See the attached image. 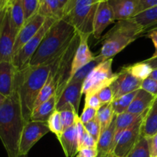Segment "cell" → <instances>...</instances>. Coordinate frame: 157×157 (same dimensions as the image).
<instances>
[{
    "mask_svg": "<svg viewBox=\"0 0 157 157\" xmlns=\"http://www.w3.org/2000/svg\"><path fill=\"white\" fill-rule=\"evenodd\" d=\"M26 122L18 93L15 90L0 107V140L8 157L19 156L20 139Z\"/></svg>",
    "mask_w": 157,
    "mask_h": 157,
    "instance_id": "1",
    "label": "cell"
},
{
    "mask_svg": "<svg viewBox=\"0 0 157 157\" xmlns=\"http://www.w3.org/2000/svg\"><path fill=\"white\" fill-rule=\"evenodd\" d=\"M52 61L37 67L27 64L17 71L15 90L19 98L23 117L27 122L30 121L37 98L50 75Z\"/></svg>",
    "mask_w": 157,
    "mask_h": 157,
    "instance_id": "2",
    "label": "cell"
},
{
    "mask_svg": "<svg viewBox=\"0 0 157 157\" xmlns=\"http://www.w3.org/2000/svg\"><path fill=\"white\" fill-rule=\"evenodd\" d=\"M75 34V28L66 20H57L48 31L28 64L37 67L53 60L68 44Z\"/></svg>",
    "mask_w": 157,
    "mask_h": 157,
    "instance_id": "3",
    "label": "cell"
},
{
    "mask_svg": "<svg viewBox=\"0 0 157 157\" xmlns=\"http://www.w3.org/2000/svg\"><path fill=\"white\" fill-rule=\"evenodd\" d=\"M143 35L144 29L133 18L117 21L104 35L99 55L104 61L113 58Z\"/></svg>",
    "mask_w": 157,
    "mask_h": 157,
    "instance_id": "4",
    "label": "cell"
},
{
    "mask_svg": "<svg viewBox=\"0 0 157 157\" xmlns=\"http://www.w3.org/2000/svg\"><path fill=\"white\" fill-rule=\"evenodd\" d=\"M79 43L80 36L76 32L71 41L52 61L50 77L55 84L57 101L59 99L71 79L74 58Z\"/></svg>",
    "mask_w": 157,
    "mask_h": 157,
    "instance_id": "5",
    "label": "cell"
},
{
    "mask_svg": "<svg viewBox=\"0 0 157 157\" xmlns=\"http://www.w3.org/2000/svg\"><path fill=\"white\" fill-rule=\"evenodd\" d=\"M98 6L95 0H72L63 19L75 28L80 38H89L93 34Z\"/></svg>",
    "mask_w": 157,
    "mask_h": 157,
    "instance_id": "6",
    "label": "cell"
},
{
    "mask_svg": "<svg viewBox=\"0 0 157 157\" xmlns=\"http://www.w3.org/2000/svg\"><path fill=\"white\" fill-rule=\"evenodd\" d=\"M113 58L102 61L93 69L83 83L82 94L85 96L97 94L105 87L110 86L117 76L112 69Z\"/></svg>",
    "mask_w": 157,
    "mask_h": 157,
    "instance_id": "7",
    "label": "cell"
},
{
    "mask_svg": "<svg viewBox=\"0 0 157 157\" xmlns=\"http://www.w3.org/2000/svg\"><path fill=\"white\" fill-rule=\"evenodd\" d=\"M57 20L54 19V18H46L43 25L41 26L40 30L37 32L36 35H34L23 47H21L13 55L12 61L17 70H21L29 64V61L33 56L34 53L38 48L48 31L50 29L52 25Z\"/></svg>",
    "mask_w": 157,
    "mask_h": 157,
    "instance_id": "8",
    "label": "cell"
},
{
    "mask_svg": "<svg viewBox=\"0 0 157 157\" xmlns=\"http://www.w3.org/2000/svg\"><path fill=\"white\" fill-rule=\"evenodd\" d=\"M147 111L129 128L116 133L113 153L117 157H126L141 136V127Z\"/></svg>",
    "mask_w": 157,
    "mask_h": 157,
    "instance_id": "9",
    "label": "cell"
},
{
    "mask_svg": "<svg viewBox=\"0 0 157 157\" xmlns=\"http://www.w3.org/2000/svg\"><path fill=\"white\" fill-rule=\"evenodd\" d=\"M18 32L11 19L9 6L8 5L0 32V62L12 61L14 47Z\"/></svg>",
    "mask_w": 157,
    "mask_h": 157,
    "instance_id": "10",
    "label": "cell"
},
{
    "mask_svg": "<svg viewBox=\"0 0 157 157\" xmlns=\"http://www.w3.org/2000/svg\"><path fill=\"white\" fill-rule=\"evenodd\" d=\"M49 132L47 123L33 121L26 122L20 139L19 156L28 155L34 145Z\"/></svg>",
    "mask_w": 157,
    "mask_h": 157,
    "instance_id": "11",
    "label": "cell"
},
{
    "mask_svg": "<svg viewBox=\"0 0 157 157\" xmlns=\"http://www.w3.org/2000/svg\"><path fill=\"white\" fill-rule=\"evenodd\" d=\"M83 83L70 81L63 90L61 97L57 101L56 110H71L78 113L82 94Z\"/></svg>",
    "mask_w": 157,
    "mask_h": 157,
    "instance_id": "12",
    "label": "cell"
},
{
    "mask_svg": "<svg viewBox=\"0 0 157 157\" xmlns=\"http://www.w3.org/2000/svg\"><path fill=\"white\" fill-rule=\"evenodd\" d=\"M143 81L137 79L131 75L125 67H123L121 71L117 73V76L115 81L110 84L114 100L131 92L136 91L141 88Z\"/></svg>",
    "mask_w": 157,
    "mask_h": 157,
    "instance_id": "13",
    "label": "cell"
},
{
    "mask_svg": "<svg viewBox=\"0 0 157 157\" xmlns=\"http://www.w3.org/2000/svg\"><path fill=\"white\" fill-rule=\"evenodd\" d=\"M115 21L114 13L108 2H101L98 3L95 13L92 35L96 39H99L102 36L104 31Z\"/></svg>",
    "mask_w": 157,
    "mask_h": 157,
    "instance_id": "14",
    "label": "cell"
},
{
    "mask_svg": "<svg viewBox=\"0 0 157 157\" xmlns=\"http://www.w3.org/2000/svg\"><path fill=\"white\" fill-rule=\"evenodd\" d=\"M46 18L41 16L39 14H36L35 16L25 21L23 27L20 29L17 35L15 41V47H14L13 55L25 45L32 37L36 35L37 32L40 30L41 26L44 24Z\"/></svg>",
    "mask_w": 157,
    "mask_h": 157,
    "instance_id": "15",
    "label": "cell"
},
{
    "mask_svg": "<svg viewBox=\"0 0 157 157\" xmlns=\"http://www.w3.org/2000/svg\"><path fill=\"white\" fill-rule=\"evenodd\" d=\"M113 11L116 21L133 18L140 13V0H107Z\"/></svg>",
    "mask_w": 157,
    "mask_h": 157,
    "instance_id": "16",
    "label": "cell"
},
{
    "mask_svg": "<svg viewBox=\"0 0 157 157\" xmlns=\"http://www.w3.org/2000/svg\"><path fill=\"white\" fill-rule=\"evenodd\" d=\"M18 70L12 61L0 62V93L11 96L15 90V78Z\"/></svg>",
    "mask_w": 157,
    "mask_h": 157,
    "instance_id": "17",
    "label": "cell"
},
{
    "mask_svg": "<svg viewBox=\"0 0 157 157\" xmlns=\"http://www.w3.org/2000/svg\"><path fill=\"white\" fill-rule=\"evenodd\" d=\"M116 135V116L110 125L101 133L97 145L96 157H108L113 153Z\"/></svg>",
    "mask_w": 157,
    "mask_h": 157,
    "instance_id": "18",
    "label": "cell"
},
{
    "mask_svg": "<svg viewBox=\"0 0 157 157\" xmlns=\"http://www.w3.org/2000/svg\"><path fill=\"white\" fill-rule=\"evenodd\" d=\"M95 56L88 46V38H80V43L75 53L71 71V78L80 68L94 60Z\"/></svg>",
    "mask_w": 157,
    "mask_h": 157,
    "instance_id": "19",
    "label": "cell"
},
{
    "mask_svg": "<svg viewBox=\"0 0 157 157\" xmlns=\"http://www.w3.org/2000/svg\"><path fill=\"white\" fill-rule=\"evenodd\" d=\"M59 143L66 157H74L78 153V141L76 124L64 130Z\"/></svg>",
    "mask_w": 157,
    "mask_h": 157,
    "instance_id": "20",
    "label": "cell"
},
{
    "mask_svg": "<svg viewBox=\"0 0 157 157\" xmlns=\"http://www.w3.org/2000/svg\"><path fill=\"white\" fill-rule=\"evenodd\" d=\"M154 99L155 97L151 94L146 91L144 89L140 88L129 107L127 112L134 114H143L150 108Z\"/></svg>",
    "mask_w": 157,
    "mask_h": 157,
    "instance_id": "21",
    "label": "cell"
},
{
    "mask_svg": "<svg viewBox=\"0 0 157 157\" xmlns=\"http://www.w3.org/2000/svg\"><path fill=\"white\" fill-rule=\"evenodd\" d=\"M157 133V97L147 110L141 127V136L150 137Z\"/></svg>",
    "mask_w": 157,
    "mask_h": 157,
    "instance_id": "22",
    "label": "cell"
},
{
    "mask_svg": "<svg viewBox=\"0 0 157 157\" xmlns=\"http://www.w3.org/2000/svg\"><path fill=\"white\" fill-rule=\"evenodd\" d=\"M57 101L56 97L54 96L48 101L35 107L32 112L30 121L47 123L50 117L56 110Z\"/></svg>",
    "mask_w": 157,
    "mask_h": 157,
    "instance_id": "23",
    "label": "cell"
},
{
    "mask_svg": "<svg viewBox=\"0 0 157 157\" xmlns=\"http://www.w3.org/2000/svg\"><path fill=\"white\" fill-rule=\"evenodd\" d=\"M38 14L46 18H50L55 20L64 18V12L58 0H42L40 2Z\"/></svg>",
    "mask_w": 157,
    "mask_h": 157,
    "instance_id": "24",
    "label": "cell"
},
{
    "mask_svg": "<svg viewBox=\"0 0 157 157\" xmlns=\"http://www.w3.org/2000/svg\"><path fill=\"white\" fill-rule=\"evenodd\" d=\"M133 19L144 29V34L147 29L157 24V6L138 14L133 18Z\"/></svg>",
    "mask_w": 157,
    "mask_h": 157,
    "instance_id": "25",
    "label": "cell"
},
{
    "mask_svg": "<svg viewBox=\"0 0 157 157\" xmlns=\"http://www.w3.org/2000/svg\"><path fill=\"white\" fill-rule=\"evenodd\" d=\"M115 116L116 114L113 111L112 103L104 104L98 109V113H97V118L101 125V133L104 132L110 125Z\"/></svg>",
    "mask_w": 157,
    "mask_h": 157,
    "instance_id": "26",
    "label": "cell"
},
{
    "mask_svg": "<svg viewBox=\"0 0 157 157\" xmlns=\"http://www.w3.org/2000/svg\"><path fill=\"white\" fill-rule=\"evenodd\" d=\"M126 69L133 76L140 81H144L150 76L153 69L148 63L143 61L141 62L135 63L131 65L125 66Z\"/></svg>",
    "mask_w": 157,
    "mask_h": 157,
    "instance_id": "27",
    "label": "cell"
},
{
    "mask_svg": "<svg viewBox=\"0 0 157 157\" xmlns=\"http://www.w3.org/2000/svg\"><path fill=\"white\" fill-rule=\"evenodd\" d=\"M11 19L18 31L23 27L25 23L24 10H23L21 0H15L12 4L9 5Z\"/></svg>",
    "mask_w": 157,
    "mask_h": 157,
    "instance_id": "28",
    "label": "cell"
},
{
    "mask_svg": "<svg viewBox=\"0 0 157 157\" xmlns=\"http://www.w3.org/2000/svg\"><path fill=\"white\" fill-rule=\"evenodd\" d=\"M143 114H134L127 111L116 115V133L124 131V130L133 126Z\"/></svg>",
    "mask_w": 157,
    "mask_h": 157,
    "instance_id": "29",
    "label": "cell"
},
{
    "mask_svg": "<svg viewBox=\"0 0 157 157\" xmlns=\"http://www.w3.org/2000/svg\"><path fill=\"white\" fill-rule=\"evenodd\" d=\"M102 61H104V59H103L99 55H98V56H95L94 60H92V61H90V62H89L88 64H87L86 65H84V67L80 68L75 75H73V76L71 78L69 82H70V81H74V82L84 83V80L87 78V77L88 76L89 74L93 71V69L96 66H98V64H99L100 63L102 62Z\"/></svg>",
    "mask_w": 157,
    "mask_h": 157,
    "instance_id": "30",
    "label": "cell"
},
{
    "mask_svg": "<svg viewBox=\"0 0 157 157\" xmlns=\"http://www.w3.org/2000/svg\"><path fill=\"white\" fill-rule=\"evenodd\" d=\"M137 90L129 93L121 97V98L113 100V101L112 102V106H113L115 114L118 115L127 111L133 98H135L136 93H137Z\"/></svg>",
    "mask_w": 157,
    "mask_h": 157,
    "instance_id": "31",
    "label": "cell"
},
{
    "mask_svg": "<svg viewBox=\"0 0 157 157\" xmlns=\"http://www.w3.org/2000/svg\"><path fill=\"white\" fill-rule=\"evenodd\" d=\"M55 94H56V90H55V84H54V81L52 80V78L49 75L45 84L42 87V89L40 91L39 94H38V98H37L36 102L35 104V107L40 105L42 103L45 102V101H48L52 97L55 96Z\"/></svg>",
    "mask_w": 157,
    "mask_h": 157,
    "instance_id": "32",
    "label": "cell"
},
{
    "mask_svg": "<svg viewBox=\"0 0 157 157\" xmlns=\"http://www.w3.org/2000/svg\"><path fill=\"white\" fill-rule=\"evenodd\" d=\"M126 157H151L147 138L140 136L134 147Z\"/></svg>",
    "mask_w": 157,
    "mask_h": 157,
    "instance_id": "33",
    "label": "cell"
},
{
    "mask_svg": "<svg viewBox=\"0 0 157 157\" xmlns=\"http://www.w3.org/2000/svg\"><path fill=\"white\" fill-rule=\"evenodd\" d=\"M47 124L49 129H50V131L55 133L58 140H59L62 135L63 132H64V127H63L60 112L58 110H55L53 114L50 117Z\"/></svg>",
    "mask_w": 157,
    "mask_h": 157,
    "instance_id": "34",
    "label": "cell"
},
{
    "mask_svg": "<svg viewBox=\"0 0 157 157\" xmlns=\"http://www.w3.org/2000/svg\"><path fill=\"white\" fill-rule=\"evenodd\" d=\"M25 21L38 14L40 7L39 0H21Z\"/></svg>",
    "mask_w": 157,
    "mask_h": 157,
    "instance_id": "35",
    "label": "cell"
},
{
    "mask_svg": "<svg viewBox=\"0 0 157 157\" xmlns=\"http://www.w3.org/2000/svg\"><path fill=\"white\" fill-rule=\"evenodd\" d=\"M60 113H61V121H62L64 130L69 128L71 126L75 125L78 119L79 118L78 113H75L74 110H63V111H60Z\"/></svg>",
    "mask_w": 157,
    "mask_h": 157,
    "instance_id": "36",
    "label": "cell"
},
{
    "mask_svg": "<svg viewBox=\"0 0 157 157\" xmlns=\"http://www.w3.org/2000/svg\"><path fill=\"white\" fill-rule=\"evenodd\" d=\"M84 126L87 133L98 142L100 138V136H101V125H100V123L97 117L94 120L90 121V122L84 124Z\"/></svg>",
    "mask_w": 157,
    "mask_h": 157,
    "instance_id": "37",
    "label": "cell"
},
{
    "mask_svg": "<svg viewBox=\"0 0 157 157\" xmlns=\"http://www.w3.org/2000/svg\"><path fill=\"white\" fill-rule=\"evenodd\" d=\"M97 96L98 97L103 105L107 104H111L114 100V94H113V90H112L110 85L105 87L102 90H100L97 94Z\"/></svg>",
    "mask_w": 157,
    "mask_h": 157,
    "instance_id": "38",
    "label": "cell"
},
{
    "mask_svg": "<svg viewBox=\"0 0 157 157\" xmlns=\"http://www.w3.org/2000/svg\"><path fill=\"white\" fill-rule=\"evenodd\" d=\"M141 88L149 92L156 98L157 97V80L149 77L148 78L143 81Z\"/></svg>",
    "mask_w": 157,
    "mask_h": 157,
    "instance_id": "39",
    "label": "cell"
},
{
    "mask_svg": "<svg viewBox=\"0 0 157 157\" xmlns=\"http://www.w3.org/2000/svg\"><path fill=\"white\" fill-rule=\"evenodd\" d=\"M97 113H98V110L96 109L89 107H84L81 116L79 117L80 120L84 124H87L96 117Z\"/></svg>",
    "mask_w": 157,
    "mask_h": 157,
    "instance_id": "40",
    "label": "cell"
},
{
    "mask_svg": "<svg viewBox=\"0 0 157 157\" xmlns=\"http://www.w3.org/2000/svg\"><path fill=\"white\" fill-rule=\"evenodd\" d=\"M97 145H98V142L89 134L87 132H86L85 135L84 136L82 142H81V145L79 146V149L78 151L81 149H97Z\"/></svg>",
    "mask_w": 157,
    "mask_h": 157,
    "instance_id": "41",
    "label": "cell"
},
{
    "mask_svg": "<svg viewBox=\"0 0 157 157\" xmlns=\"http://www.w3.org/2000/svg\"><path fill=\"white\" fill-rule=\"evenodd\" d=\"M101 101L99 100L97 94L88 95L85 96V100H84V107H89L98 110L100 107L102 106Z\"/></svg>",
    "mask_w": 157,
    "mask_h": 157,
    "instance_id": "42",
    "label": "cell"
},
{
    "mask_svg": "<svg viewBox=\"0 0 157 157\" xmlns=\"http://www.w3.org/2000/svg\"><path fill=\"white\" fill-rule=\"evenodd\" d=\"M148 141L149 148H150V156L151 157L157 156V133L153 136L147 138Z\"/></svg>",
    "mask_w": 157,
    "mask_h": 157,
    "instance_id": "43",
    "label": "cell"
},
{
    "mask_svg": "<svg viewBox=\"0 0 157 157\" xmlns=\"http://www.w3.org/2000/svg\"><path fill=\"white\" fill-rule=\"evenodd\" d=\"M144 35H145L146 37H147L148 38L151 39L153 44H154L155 52L151 58H157V28L156 29H153L148 31V32H146Z\"/></svg>",
    "mask_w": 157,
    "mask_h": 157,
    "instance_id": "44",
    "label": "cell"
},
{
    "mask_svg": "<svg viewBox=\"0 0 157 157\" xmlns=\"http://www.w3.org/2000/svg\"><path fill=\"white\" fill-rule=\"evenodd\" d=\"M140 13L144 11L157 6V0H140Z\"/></svg>",
    "mask_w": 157,
    "mask_h": 157,
    "instance_id": "45",
    "label": "cell"
},
{
    "mask_svg": "<svg viewBox=\"0 0 157 157\" xmlns=\"http://www.w3.org/2000/svg\"><path fill=\"white\" fill-rule=\"evenodd\" d=\"M98 152L97 149H81L78 151V156L79 157H96Z\"/></svg>",
    "mask_w": 157,
    "mask_h": 157,
    "instance_id": "46",
    "label": "cell"
},
{
    "mask_svg": "<svg viewBox=\"0 0 157 157\" xmlns=\"http://www.w3.org/2000/svg\"><path fill=\"white\" fill-rule=\"evenodd\" d=\"M58 1H59L60 5H61V8H62L63 9V12H64V16L67 9H68L71 3L72 0H58Z\"/></svg>",
    "mask_w": 157,
    "mask_h": 157,
    "instance_id": "47",
    "label": "cell"
},
{
    "mask_svg": "<svg viewBox=\"0 0 157 157\" xmlns=\"http://www.w3.org/2000/svg\"><path fill=\"white\" fill-rule=\"evenodd\" d=\"M144 61H146L147 63H148L153 69L157 68V58H150L148 59L145 60Z\"/></svg>",
    "mask_w": 157,
    "mask_h": 157,
    "instance_id": "48",
    "label": "cell"
},
{
    "mask_svg": "<svg viewBox=\"0 0 157 157\" xmlns=\"http://www.w3.org/2000/svg\"><path fill=\"white\" fill-rule=\"evenodd\" d=\"M7 6L2 9V10L0 12V32H1L2 27V24H3V21H4V18H5V15H6V9H7Z\"/></svg>",
    "mask_w": 157,
    "mask_h": 157,
    "instance_id": "49",
    "label": "cell"
},
{
    "mask_svg": "<svg viewBox=\"0 0 157 157\" xmlns=\"http://www.w3.org/2000/svg\"><path fill=\"white\" fill-rule=\"evenodd\" d=\"M8 5L6 0H0V12Z\"/></svg>",
    "mask_w": 157,
    "mask_h": 157,
    "instance_id": "50",
    "label": "cell"
},
{
    "mask_svg": "<svg viewBox=\"0 0 157 157\" xmlns=\"http://www.w3.org/2000/svg\"><path fill=\"white\" fill-rule=\"evenodd\" d=\"M150 78H153V79L157 80V68L153 69V72H152L151 75H150Z\"/></svg>",
    "mask_w": 157,
    "mask_h": 157,
    "instance_id": "51",
    "label": "cell"
},
{
    "mask_svg": "<svg viewBox=\"0 0 157 157\" xmlns=\"http://www.w3.org/2000/svg\"><path fill=\"white\" fill-rule=\"evenodd\" d=\"M6 98H7L6 97H5L4 95H2L1 93H0V107L2 105V104L5 102V101H6Z\"/></svg>",
    "mask_w": 157,
    "mask_h": 157,
    "instance_id": "52",
    "label": "cell"
},
{
    "mask_svg": "<svg viewBox=\"0 0 157 157\" xmlns=\"http://www.w3.org/2000/svg\"><path fill=\"white\" fill-rule=\"evenodd\" d=\"M156 28H157V24H156V25H153V26H152V27H150V29H147V31H146V32H144V34H145V33H146V32H148V31L151 30V29H156Z\"/></svg>",
    "mask_w": 157,
    "mask_h": 157,
    "instance_id": "53",
    "label": "cell"
},
{
    "mask_svg": "<svg viewBox=\"0 0 157 157\" xmlns=\"http://www.w3.org/2000/svg\"><path fill=\"white\" fill-rule=\"evenodd\" d=\"M6 1H7L8 5H11V4H12V3H13L15 0H6Z\"/></svg>",
    "mask_w": 157,
    "mask_h": 157,
    "instance_id": "54",
    "label": "cell"
},
{
    "mask_svg": "<svg viewBox=\"0 0 157 157\" xmlns=\"http://www.w3.org/2000/svg\"><path fill=\"white\" fill-rule=\"evenodd\" d=\"M108 157H117V156H115L114 154H113V153H111V154L110 155V156H109Z\"/></svg>",
    "mask_w": 157,
    "mask_h": 157,
    "instance_id": "55",
    "label": "cell"
},
{
    "mask_svg": "<svg viewBox=\"0 0 157 157\" xmlns=\"http://www.w3.org/2000/svg\"><path fill=\"white\" fill-rule=\"evenodd\" d=\"M95 1H96L97 2H98V3H99V2H103V1H107V0H95Z\"/></svg>",
    "mask_w": 157,
    "mask_h": 157,
    "instance_id": "56",
    "label": "cell"
},
{
    "mask_svg": "<svg viewBox=\"0 0 157 157\" xmlns=\"http://www.w3.org/2000/svg\"><path fill=\"white\" fill-rule=\"evenodd\" d=\"M18 157H28V155H23V156H19Z\"/></svg>",
    "mask_w": 157,
    "mask_h": 157,
    "instance_id": "57",
    "label": "cell"
},
{
    "mask_svg": "<svg viewBox=\"0 0 157 157\" xmlns=\"http://www.w3.org/2000/svg\"><path fill=\"white\" fill-rule=\"evenodd\" d=\"M39 1H40V2H41V1H42V0H39Z\"/></svg>",
    "mask_w": 157,
    "mask_h": 157,
    "instance_id": "58",
    "label": "cell"
},
{
    "mask_svg": "<svg viewBox=\"0 0 157 157\" xmlns=\"http://www.w3.org/2000/svg\"><path fill=\"white\" fill-rule=\"evenodd\" d=\"M77 157H79V156H77Z\"/></svg>",
    "mask_w": 157,
    "mask_h": 157,
    "instance_id": "59",
    "label": "cell"
},
{
    "mask_svg": "<svg viewBox=\"0 0 157 157\" xmlns=\"http://www.w3.org/2000/svg\"><path fill=\"white\" fill-rule=\"evenodd\" d=\"M156 157H157V156H156Z\"/></svg>",
    "mask_w": 157,
    "mask_h": 157,
    "instance_id": "60",
    "label": "cell"
}]
</instances>
